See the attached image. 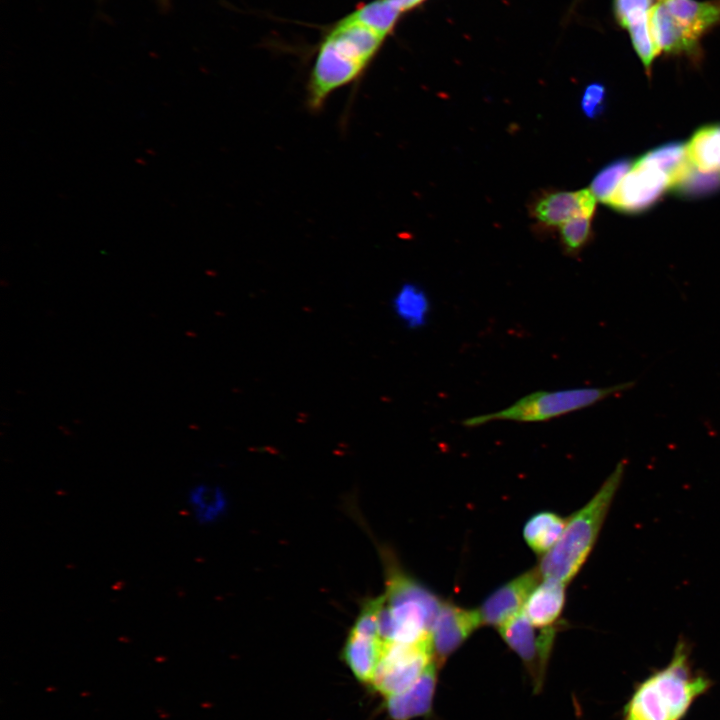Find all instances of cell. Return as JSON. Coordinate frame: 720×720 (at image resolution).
<instances>
[{"label":"cell","instance_id":"cell-1","mask_svg":"<svg viewBox=\"0 0 720 720\" xmlns=\"http://www.w3.org/2000/svg\"><path fill=\"white\" fill-rule=\"evenodd\" d=\"M625 468V460L618 462L592 498L568 518L557 543L541 558L538 569L542 578L568 584L579 573L597 541Z\"/></svg>","mask_w":720,"mask_h":720},{"label":"cell","instance_id":"cell-2","mask_svg":"<svg viewBox=\"0 0 720 720\" xmlns=\"http://www.w3.org/2000/svg\"><path fill=\"white\" fill-rule=\"evenodd\" d=\"M709 686L708 679L691 674L688 648L679 641L668 665L637 687L624 708V720H680Z\"/></svg>","mask_w":720,"mask_h":720},{"label":"cell","instance_id":"cell-3","mask_svg":"<svg viewBox=\"0 0 720 720\" xmlns=\"http://www.w3.org/2000/svg\"><path fill=\"white\" fill-rule=\"evenodd\" d=\"M633 385L634 383L630 381L609 387L535 391L499 411L469 417L463 421V425L477 427L500 420L520 423L544 422L593 406L607 397L630 389Z\"/></svg>","mask_w":720,"mask_h":720},{"label":"cell","instance_id":"cell-4","mask_svg":"<svg viewBox=\"0 0 720 720\" xmlns=\"http://www.w3.org/2000/svg\"><path fill=\"white\" fill-rule=\"evenodd\" d=\"M434 661L431 635L409 643L382 640L371 685L386 697L399 694L411 687Z\"/></svg>","mask_w":720,"mask_h":720},{"label":"cell","instance_id":"cell-5","mask_svg":"<svg viewBox=\"0 0 720 720\" xmlns=\"http://www.w3.org/2000/svg\"><path fill=\"white\" fill-rule=\"evenodd\" d=\"M536 629L523 612L498 627L503 641L520 657L535 687L540 688L557 630L554 626Z\"/></svg>","mask_w":720,"mask_h":720},{"label":"cell","instance_id":"cell-6","mask_svg":"<svg viewBox=\"0 0 720 720\" xmlns=\"http://www.w3.org/2000/svg\"><path fill=\"white\" fill-rule=\"evenodd\" d=\"M671 186L661 169L640 158L626 173L608 205L626 213L640 212L652 206Z\"/></svg>","mask_w":720,"mask_h":720},{"label":"cell","instance_id":"cell-7","mask_svg":"<svg viewBox=\"0 0 720 720\" xmlns=\"http://www.w3.org/2000/svg\"><path fill=\"white\" fill-rule=\"evenodd\" d=\"M381 647L374 608L369 600L356 619L343 649L345 663L361 682L371 684Z\"/></svg>","mask_w":720,"mask_h":720},{"label":"cell","instance_id":"cell-8","mask_svg":"<svg viewBox=\"0 0 720 720\" xmlns=\"http://www.w3.org/2000/svg\"><path fill=\"white\" fill-rule=\"evenodd\" d=\"M482 624L478 609H466L443 601L431 630L435 661H445Z\"/></svg>","mask_w":720,"mask_h":720},{"label":"cell","instance_id":"cell-9","mask_svg":"<svg viewBox=\"0 0 720 720\" xmlns=\"http://www.w3.org/2000/svg\"><path fill=\"white\" fill-rule=\"evenodd\" d=\"M596 198L590 190L544 191L529 205L532 218L543 227L553 228L578 216L593 217Z\"/></svg>","mask_w":720,"mask_h":720},{"label":"cell","instance_id":"cell-10","mask_svg":"<svg viewBox=\"0 0 720 720\" xmlns=\"http://www.w3.org/2000/svg\"><path fill=\"white\" fill-rule=\"evenodd\" d=\"M538 567L530 569L491 593L478 609L482 623L500 627L522 612L532 590L541 581Z\"/></svg>","mask_w":720,"mask_h":720},{"label":"cell","instance_id":"cell-11","mask_svg":"<svg viewBox=\"0 0 720 720\" xmlns=\"http://www.w3.org/2000/svg\"><path fill=\"white\" fill-rule=\"evenodd\" d=\"M650 28L659 55L686 56L693 62L702 59L701 39L682 26L662 2L651 8Z\"/></svg>","mask_w":720,"mask_h":720},{"label":"cell","instance_id":"cell-12","mask_svg":"<svg viewBox=\"0 0 720 720\" xmlns=\"http://www.w3.org/2000/svg\"><path fill=\"white\" fill-rule=\"evenodd\" d=\"M326 39L340 53L366 69L384 37L346 17L334 27Z\"/></svg>","mask_w":720,"mask_h":720},{"label":"cell","instance_id":"cell-13","mask_svg":"<svg viewBox=\"0 0 720 720\" xmlns=\"http://www.w3.org/2000/svg\"><path fill=\"white\" fill-rule=\"evenodd\" d=\"M437 681L436 661L405 691L387 697L386 708L393 720H411L431 711Z\"/></svg>","mask_w":720,"mask_h":720},{"label":"cell","instance_id":"cell-14","mask_svg":"<svg viewBox=\"0 0 720 720\" xmlns=\"http://www.w3.org/2000/svg\"><path fill=\"white\" fill-rule=\"evenodd\" d=\"M566 585L554 578H542L532 590L522 612L535 627L557 624L565 604Z\"/></svg>","mask_w":720,"mask_h":720},{"label":"cell","instance_id":"cell-15","mask_svg":"<svg viewBox=\"0 0 720 720\" xmlns=\"http://www.w3.org/2000/svg\"><path fill=\"white\" fill-rule=\"evenodd\" d=\"M661 2L682 26L700 39L720 26V0H662Z\"/></svg>","mask_w":720,"mask_h":720},{"label":"cell","instance_id":"cell-16","mask_svg":"<svg viewBox=\"0 0 720 720\" xmlns=\"http://www.w3.org/2000/svg\"><path fill=\"white\" fill-rule=\"evenodd\" d=\"M395 317L408 329H419L427 324L431 311L426 291L417 283H403L391 298Z\"/></svg>","mask_w":720,"mask_h":720},{"label":"cell","instance_id":"cell-17","mask_svg":"<svg viewBox=\"0 0 720 720\" xmlns=\"http://www.w3.org/2000/svg\"><path fill=\"white\" fill-rule=\"evenodd\" d=\"M686 152L697 170L720 173V124L698 129L686 145Z\"/></svg>","mask_w":720,"mask_h":720},{"label":"cell","instance_id":"cell-18","mask_svg":"<svg viewBox=\"0 0 720 720\" xmlns=\"http://www.w3.org/2000/svg\"><path fill=\"white\" fill-rule=\"evenodd\" d=\"M566 522L554 512H538L525 523L523 538L532 551L543 556L557 543Z\"/></svg>","mask_w":720,"mask_h":720},{"label":"cell","instance_id":"cell-19","mask_svg":"<svg viewBox=\"0 0 720 720\" xmlns=\"http://www.w3.org/2000/svg\"><path fill=\"white\" fill-rule=\"evenodd\" d=\"M186 505L194 521L207 524L219 517L224 509L225 500L217 487L198 483L187 490Z\"/></svg>","mask_w":720,"mask_h":720},{"label":"cell","instance_id":"cell-20","mask_svg":"<svg viewBox=\"0 0 720 720\" xmlns=\"http://www.w3.org/2000/svg\"><path fill=\"white\" fill-rule=\"evenodd\" d=\"M645 160L661 169L669 177L671 186H676L691 168L686 146L681 143H668L649 151L642 156Z\"/></svg>","mask_w":720,"mask_h":720},{"label":"cell","instance_id":"cell-21","mask_svg":"<svg viewBox=\"0 0 720 720\" xmlns=\"http://www.w3.org/2000/svg\"><path fill=\"white\" fill-rule=\"evenodd\" d=\"M401 12L388 0H375L357 9L347 18L370 28L385 38L393 29Z\"/></svg>","mask_w":720,"mask_h":720},{"label":"cell","instance_id":"cell-22","mask_svg":"<svg viewBox=\"0 0 720 720\" xmlns=\"http://www.w3.org/2000/svg\"><path fill=\"white\" fill-rule=\"evenodd\" d=\"M632 164L626 159L615 160L594 176L590 191L596 199L608 203Z\"/></svg>","mask_w":720,"mask_h":720},{"label":"cell","instance_id":"cell-23","mask_svg":"<svg viewBox=\"0 0 720 720\" xmlns=\"http://www.w3.org/2000/svg\"><path fill=\"white\" fill-rule=\"evenodd\" d=\"M592 217L578 216L561 225L560 244L568 256H577L592 239Z\"/></svg>","mask_w":720,"mask_h":720},{"label":"cell","instance_id":"cell-24","mask_svg":"<svg viewBox=\"0 0 720 720\" xmlns=\"http://www.w3.org/2000/svg\"><path fill=\"white\" fill-rule=\"evenodd\" d=\"M627 32L635 53L639 57L647 75H650L653 62L659 55L651 33L650 18L629 28Z\"/></svg>","mask_w":720,"mask_h":720},{"label":"cell","instance_id":"cell-25","mask_svg":"<svg viewBox=\"0 0 720 720\" xmlns=\"http://www.w3.org/2000/svg\"><path fill=\"white\" fill-rule=\"evenodd\" d=\"M653 0H613V13L617 24L628 30L649 20Z\"/></svg>","mask_w":720,"mask_h":720},{"label":"cell","instance_id":"cell-26","mask_svg":"<svg viewBox=\"0 0 720 720\" xmlns=\"http://www.w3.org/2000/svg\"><path fill=\"white\" fill-rule=\"evenodd\" d=\"M686 195H704L720 188V173H708L691 168L683 179L675 186Z\"/></svg>","mask_w":720,"mask_h":720},{"label":"cell","instance_id":"cell-27","mask_svg":"<svg viewBox=\"0 0 720 720\" xmlns=\"http://www.w3.org/2000/svg\"><path fill=\"white\" fill-rule=\"evenodd\" d=\"M607 90L601 83H591L585 87L580 106L586 117L595 119L599 117L606 108Z\"/></svg>","mask_w":720,"mask_h":720},{"label":"cell","instance_id":"cell-28","mask_svg":"<svg viewBox=\"0 0 720 720\" xmlns=\"http://www.w3.org/2000/svg\"><path fill=\"white\" fill-rule=\"evenodd\" d=\"M163 5H167L168 0H160Z\"/></svg>","mask_w":720,"mask_h":720}]
</instances>
